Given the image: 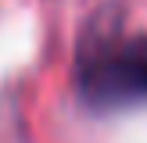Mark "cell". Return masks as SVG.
<instances>
[{"label": "cell", "mask_w": 147, "mask_h": 143, "mask_svg": "<svg viewBox=\"0 0 147 143\" xmlns=\"http://www.w3.org/2000/svg\"><path fill=\"white\" fill-rule=\"evenodd\" d=\"M76 90L97 111L147 104V32L122 36V18L100 11L76 47Z\"/></svg>", "instance_id": "cell-1"}]
</instances>
